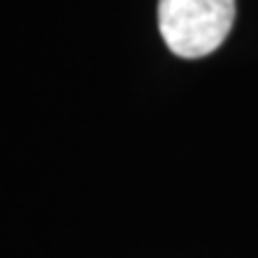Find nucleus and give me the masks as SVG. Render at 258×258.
Returning a JSON list of instances; mask_svg holds the SVG:
<instances>
[{
    "label": "nucleus",
    "mask_w": 258,
    "mask_h": 258,
    "mask_svg": "<svg viewBox=\"0 0 258 258\" xmlns=\"http://www.w3.org/2000/svg\"><path fill=\"white\" fill-rule=\"evenodd\" d=\"M237 15L234 0H158V27L179 57L211 55L227 38Z\"/></svg>",
    "instance_id": "nucleus-1"
}]
</instances>
